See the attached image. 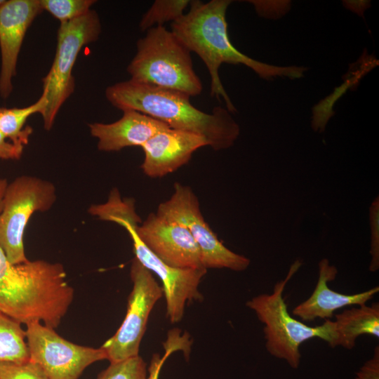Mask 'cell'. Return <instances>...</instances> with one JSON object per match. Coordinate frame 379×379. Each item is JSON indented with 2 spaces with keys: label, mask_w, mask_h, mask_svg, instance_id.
I'll list each match as a JSON object with an SVG mask.
<instances>
[{
  "label": "cell",
  "mask_w": 379,
  "mask_h": 379,
  "mask_svg": "<svg viewBox=\"0 0 379 379\" xmlns=\"http://www.w3.org/2000/svg\"><path fill=\"white\" fill-rule=\"evenodd\" d=\"M190 347L189 338L181 335L179 330H172L168 333L164 343L165 353L161 357L154 354L149 367V375L147 379H159L161 369L167 358L174 352L182 350L187 352Z\"/></svg>",
  "instance_id": "obj_23"
},
{
  "label": "cell",
  "mask_w": 379,
  "mask_h": 379,
  "mask_svg": "<svg viewBox=\"0 0 379 379\" xmlns=\"http://www.w3.org/2000/svg\"><path fill=\"white\" fill-rule=\"evenodd\" d=\"M131 277L133 288L124 319L115 334L101 346L110 363L139 355L150 312L164 294L152 273L135 258L132 261Z\"/></svg>",
  "instance_id": "obj_11"
},
{
  "label": "cell",
  "mask_w": 379,
  "mask_h": 379,
  "mask_svg": "<svg viewBox=\"0 0 379 379\" xmlns=\"http://www.w3.org/2000/svg\"><path fill=\"white\" fill-rule=\"evenodd\" d=\"M29 360L25 331L21 324L0 312V363Z\"/></svg>",
  "instance_id": "obj_19"
},
{
  "label": "cell",
  "mask_w": 379,
  "mask_h": 379,
  "mask_svg": "<svg viewBox=\"0 0 379 379\" xmlns=\"http://www.w3.org/2000/svg\"><path fill=\"white\" fill-rule=\"evenodd\" d=\"M356 379H379V347L374 349L373 356L366 361L356 374Z\"/></svg>",
  "instance_id": "obj_26"
},
{
  "label": "cell",
  "mask_w": 379,
  "mask_h": 379,
  "mask_svg": "<svg viewBox=\"0 0 379 379\" xmlns=\"http://www.w3.org/2000/svg\"><path fill=\"white\" fill-rule=\"evenodd\" d=\"M94 0H39L42 11H46L60 23L78 18L91 10Z\"/></svg>",
  "instance_id": "obj_21"
},
{
  "label": "cell",
  "mask_w": 379,
  "mask_h": 379,
  "mask_svg": "<svg viewBox=\"0 0 379 379\" xmlns=\"http://www.w3.org/2000/svg\"><path fill=\"white\" fill-rule=\"evenodd\" d=\"M142 242L166 265L180 269H206L199 248L183 225L150 213L135 226Z\"/></svg>",
  "instance_id": "obj_12"
},
{
  "label": "cell",
  "mask_w": 379,
  "mask_h": 379,
  "mask_svg": "<svg viewBox=\"0 0 379 379\" xmlns=\"http://www.w3.org/2000/svg\"><path fill=\"white\" fill-rule=\"evenodd\" d=\"M157 214L185 227L197 244L204 267L227 268L240 272L247 269L250 260L227 248L205 221L198 199L190 187L179 182L169 199L161 203Z\"/></svg>",
  "instance_id": "obj_9"
},
{
  "label": "cell",
  "mask_w": 379,
  "mask_h": 379,
  "mask_svg": "<svg viewBox=\"0 0 379 379\" xmlns=\"http://www.w3.org/2000/svg\"><path fill=\"white\" fill-rule=\"evenodd\" d=\"M4 0H0V4L3 2Z\"/></svg>",
  "instance_id": "obj_29"
},
{
  "label": "cell",
  "mask_w": 379,
  "mask_h": 379,
  "mask_svg": "<svg viewBox=\"0 0 379 379\" xmlns=\"http://www.w3.org/2000/svg\"><path fill=\"white\" fill-rule=\"evenodd\" d=\"M302 265L300 260L291 264L284 279L277 281L271 293H262L246 302V306L255 313L264 324L265 347L273 357L286 361L293 368H298L301 354L300 345L318 338L331 347L335 339L333 321L326 319L322 325L310 326L296 319L288 311L284 298L286 284Z\"/></svg>",
  "instance_id": "obj_5"
},
{
  "label": "cell",
  "mask_w": 379,
  "mask_h": 379,
  "mask_svg": "<svg viewBox=\"0 0 379 379\" xmlns=\"http://www.w3.org/2000/svg\"><path fill=\"white\" fill-rule=\"evenodd\" d=\"M112 221L124 227L128 232L133 241L135 258L161 281L166 304V317L171 323L179 322L184 315L186 303L200 301L203 298L199 291V285L207 270L173 267L156 256L135 232V226L141 220L134 205L127 204L119 208Z\"/></svg>",
  "instance_id": "obj_8"
},
{
  "label": "cell",
  "mask_w": 379,
  "mask_h": 379,
  "mask_svg": "<svg viewBox=\"0 0 379 379\" xmlns=\"http://www.w3.org/2000/svg\"><path fill=\"white\" fill-rule=\"evenodd\" d=\"M189 0H156L142 15L139 27L141 31L163 26L165 22H174L185 13L190 5Z\"/></svg>",
  "instance_id": "obj_20"
},
{
  "label": "cell",
  "mask_w": 379,
  "mask_h": 379,
  "mask_svg": "<svg viewBox=\"0 0 379 379\" xmlns=\"http://www.w3.org/2000/svg\"><path fill=\"white\" fill-rule=\"evenodd\" d=\"M107 100L121 111L131 109L164 122L171 128L204 138L214 150L232 146L240 133L230 112L215 107L212 113L195 107L185 93L147 85L129 79L105 90Z\"/></svg>",
  "instance_id": "obj_2"
},
{
  "label": "cell",
  "mask_w": 379,
  "mask_h": 379,
  "mask_svg": "<svg viewBox=\"0 0 379 379\" xmlns=\"http://www.w3.org/2000/svg\"><path fill=\"white\" fill-rule=\"evenodd\" d=\"M335 339L331 347L341 346L351 350L361 335L379 337V303L345 309L335 314Z\"/></svg>",
  "instance_id": "obj_17"
},
{
  "label": "cell",
  "mask_w": 379,
  "mask_h": 379,
  "mask_svg": "<svg viewBox=\"0 0 379 379\" xmlns=\"http://www.w3.org/2000/svg\"><path fill=\"white\" fill-rule=\"evenodd\" d=\"M56 199L55 187L39 178L22 175L8 183L0 212V247L12 264L28 261L23 237L34 213L49 210Z\"/></svg>",
  "instance_id": "obj_7"
},
{
  "label": "cell",
  "mask_w": 379,
  "mask_h": 379,
  "mask_svg": "<svg viewBox=\"0 0 379 379\" xmlns=\"http://www.w3.org/2000/svg\"><path fill=\"white\" fill-rule=\"evenodd\" d=\"M8 184V183L5 178H0V212L2 208L4 195Z\"/></svg>",
  "instance_id": "obj_28"
},
{
  "label": "cell",
  "mask_w": 379,
  "mask_h": 379,
  "mask_svg": "<svg viewBox=\"0 0 379 379\" xmlns=\"http://www.w3.org/2000/svg\"><path fill=\"white\" fill-rule=\"evenodd\" d=\"M147 364L138 355L112 362L98 379H147Z\"/></svg>",
  "instance_id": "obj_22"
},
{
  "label": "cell",
  "mask_w": 379,
  "mask_h": 379,
  "mask_svg": "<svg viewBox=\"0 0 379 379\" xmlns=\"http://www.w3.org/2000/svg\"><path fill=\"white\" fill-rule=\"evenodd\" d=\"M23 147L16 146L8 141L0 132V159H18L20 158Z\"/></svg>",
  "instance_id": "obj_27"
},
{
  "label": "cell",
  "mask_w": 379,
  "mask_h": 379,
  "mask_svg": "<svg viewBox=\"0 0 379 379\" xmlns=\"http://www.w3.org/2000/svg\"><path fill=\"white\" fill-rule=\"evenodd\" d=\"M122 112L123 116L113 123L89 124L91 134L98 139L99 150L113 152L127 147H142L158 132L170 128L143 113L131 109Z\"/></svg>",
  "instance_id": "obj_16"
},
{
  "label": "cell",
  "mask_w": 379,
  "mask_h": 379,
  "mask_svg": "<svg viewBox=\"0 0 379 379\" xmlns=\"http://www.w3.org/2000/svg\"><path fill=\"white\" fill-rule=\"evenodd\" d=\"M338 274L335 266L330 265L327 258L319 262V277L312 295L293 310V314L302 321H313L319 318L330 319L334 312L347 306H361L371 300L378 293L379 287L368 291L346 295L335 291L328 286L329 281L335 280Z\"/></svg>",
  "instance_id": "obj_15"
},
{
  "label": "cell",
  "mask_w": 379,
  "mask_h": 379,
  "mask_svg": "<svg viewBox=\"0 0 379 379\" xmlns=\"http://www.w3.org/2000/svg\"><path fill=\"white\" fill-rule=\"evenodd\" d=\"M60 263L38 260L12 264L0 247V312L25 324L56 328L74 298Z\"/></svg>",
  "instance_id": "obj_3"
},
{
  "label": "cell",
  "mask_w": 379,
  "mask_h": 379,
  "mask_svg": "<svg viewBox=\"0 0 379 379\" xmlns=\"http://www.w3.org/2000/svg\"><path fill=\"white\" fill-rule=\"evenodd\" d=\"M42 11L39 0H4L0 4V96L8 98L26 32Z\"/></svg>",
  "instance_id": "obj_13"
},
{
  "label": "cell",
  "mask_w": 379,
  "mask_h": 379,
  "mask_svg": "<svg viewBox=\"0 0 379 379\" xmlns=\"http://www.w3.org/2000/svg\"><path fill=\"white\" fill-rule=\"evenodd\" d=\"M0 379H49L42 369L30 360L0 363Z\"/></svg>",
  "instance_id": "obj_24"
},
{
  "label": "cell",
  "mask_w": 379,
  "mask_h": 379,
  "mask_svg": "<svg viewBox=\"0 0 379 379\" xmlns=\"http://www.w3.org/2000/svg\"><path fill=\"white\" fill-rule=\"evenodd\" d=\"M47 94L43 91L41 96L34 104L20 108L0 107V132L13 145L23 147L32 133L29 126L25 127L27 119L32 114H44L47 106Z\"/></svg>",
  "instance_id": "obj_18"
},
{
  "label": "cell",
  "mask_w": 379,
  "mask_h": 379,
  "mask_svg": "<svg viewBox=\"0 0 379 379\" xmlns=\"http://www.w3.org/2000/svg\"><path fill=\"white\" fill-rule=\"evenodd\" d=\"M369 220L371 228V260L369 265L371 272H376L379 269V198L373 201L369 207Z\"/></svg>",
  "instance_id": "obj_25"
},
{
  "label": "cell",
  "mask_w": 379,
  "mask_h": 379,
  "mask_svg": "<svg viewBox=\"0 0 379 379\" xmlns=\"http://www.w3.org/2000/svg\"><path fill=\"white\" fill-rule=\"evenodd\" d=\"M29 360L49 379H78L92 364L107 359L104 350L73 343L40 321L26 324Z\"/></svg>",
  "instance_id": "obj_10"
},
{
  "label": "cell",
  "mask_w": 379,
  "mask_h": 379,
  "mask_svg": "<svg viewBox=\"0 0 379 379\" xmlns=\"http://www.w3.org/2000/svg\"><path fill=\"white\" fill-rule=\"evenodd\" d=\"M230 0H211L206 3L190 1V10L171 22V31L190 51L202 60L211 77V95L222 99L227 109L235 112L236 107L227 95L219 75L222 63L244 65L265 79L302 77L307 68L301 66H277L254 60L238 51L227 32L226 11Z\"/></svg>",
  "instance_id": "obj_1"
},
{
  "label": "cell",
  "mask_w": 379,
  "mask_h": 379,
  "mask_svg": "<svg viewBox=\"0 0 379 379\" xmlns=\"http://www.w3.org/2000/svg\"><path fill=\"white\" fill-rule=\"evenodd\" d=\"M204 146L208 143L201 136L168 128L141 147L145 155L141 168L148 177H164L186 164L192 154Z\"/></svg>",
  "instance_id": "obj_14"
},
{
  "label": "cell",
  "mask_w": 379,
  "mask_h": 379,
  "mask_svg": "<svg viewBox=\"0 0 379 379\" xmlns=\"http://www.w3.org/2000/svg\"><path fill=\"white\" fill-rule=\"evenodd\" d=\"M131 80L179 91L190 97L201 93L191 52L164 25L146 31L136 44V53L127 67Z\"/></svg>",
  "instance_id": "obj_4"
},
{
  "label": "cell",
  "mask_w": 379,
  "mask_h": 379,
  "mask_svg": "<svg viewBox=\"0 0 379 379\" xmlns=\"http://www.w3.org/2000/svg\"><path fill=\"white\" fill-rule=\"evenodd\" d=\"M100 33V20L93 9L78 18L60 24L55 58L42 80L48 100L41 115L46 130L52 128L61 106L74 91L72 69L79 52L84 46L96 41Z\"/></svg>",
  "instance_id": "obj_6"
}]
</instances>
